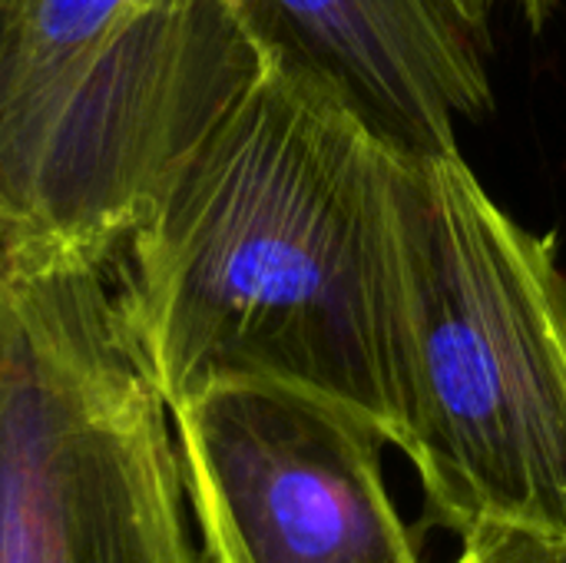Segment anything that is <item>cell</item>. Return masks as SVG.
<instances>
[{"label": "cell", "instance_id": "5", "mask_svg": "<svg viewBox=\"0 0 566 563\" xmlns=\"http://www.w3.org/2000/svg\"><path fill=\"white\" fill-rule=\"evenodd\" d=\"M169 411L209 563H421L368 418L255 378L212 382Z\"/></svg>", "mask_w": 566, "mask_h": 563}, {"label": "cell", "instance_id": "8", "mask_svg": "<svg viewBox=\"0 0 566 563\" xmlns=\"http://www.w3.org/2000/svg\"><path fill=\"white\" fill-rule=\"evenodd\" d=\"M7 30H10L7 0H0V100H3V70H7Z\"/></svg>", "mask_w": 566, "mask_h": 563}, {"label": "cell", "instance_id": "2", "mask_svg": "<svg viewBox=\"0 0 566 563\" xmlns=\"http://www.w3.org/2000/svg\"><path fill=\"white\" fill-rule=\"evenodd\" d=\"M401 445L438 524L566 541V279L461 149L401 183Z\"/></svg>", "mask_w": 566, "mask_h": 563}, {"label": "cell", "instance_id": "6", "mask_svg": "<svg viewBox=\"0 0 566 563\" xmlns=\"http://www.w3.org/2000/svg\"><path fill=\"white\" fill-rule=\"evenodd\" d=\"M272 43L332 76L405 153L461 149L494 96L478 0H249Z\"/></svg>", "mask_w": 566, "mask_h": 563}, {"label": "cell", "instance_id": "3", "mask_svg": "<svg viewBox=\"0 0 566 563\" xmlns=\"http://www.w3.org/2000/svg\"><path fill=\"white\" fill-rule=\"evenodd\" d=\"M0 226L109 259L282 53L249 0H7Z\"/></svg>", "mask_w": 566, "mask_h": 563}, {"label": "cell", "instance_id": "1", "mask_svg": "<svg viewBox=\"0 0 566 563\" xmlns=\"http://www.w3.org/2000/svg\"><path fill=\"white\" fill-rule=\"evenodd\" d=\"M405 159L332 76L269 63L106 259L169 408L279 382L401 445Z\"/></svg>", "mask_w": 566, "mask_h": 563}, {"label": "cell", "instance_id": "7", "mask_svg": "<svg viewBox=\"0 0 566 563\" xmlns=\"http://www.w3.org/2000/svg\"><path fill=\"white\" fill-rule=\"evenodd\" d=\"M451 563H566V541L514 528H474L461 534V554Z\"/></svg>", "mask_w": 566, "mask_h": 563}, {"label": "cell", "instance_id": "4", "mask_svg": "<svg viewBox=\"0 0 566 563\" xmlns=\"http://www.w3.org/2000/svg\"><path fill=\"white\" fill-rule=\"evenodd\" d=\"M0 563H209L109 262L0 226Z\"/></svg>", "mask_w": 566, "mask_h": 563}]
</instances>
